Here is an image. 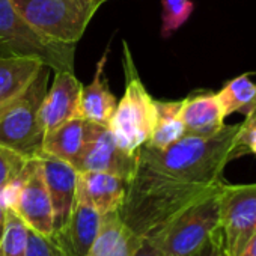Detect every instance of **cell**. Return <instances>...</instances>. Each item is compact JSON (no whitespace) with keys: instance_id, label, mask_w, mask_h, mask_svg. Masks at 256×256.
Wrapping results in <instances>:
<instances>
[{"instance_id":"cell-1","label":"cell","mask_w":256,"mask_h":256,"mask_svg":"<svg viewBox=\"0 0 256 256\" xmlns=\"http://www.w3.org/2000/svg\"><path fill=\"white\" fill-rule=\"evenodd\" d=\"M240 124L224 125L210 136L186 134L164 150L145 144L138 151V163L128 184L166 190L211 187L222 182L229 162L241 157Z\"/></svg>"},{"instance_id":"cell-2","label":"cell","mask_w":256,"mask_h":256,"mask_svg":"<svg viewBox=\"0 0 256 256\" xmlns=\"http://www.w3.org/2000/svg\"><path fill=\"white\" fill-rule=\"evenodd\" d=\"M125 92L108 120V128L118 145L130 154L150 142L156 124V100L144 86L128 44L124 42Z\"/></svg>"},{"instance_id":"cell-3","label":"cell","mask_w":256,"mask_h":256,"mask_svg":"<svg viewBox=\"0 0 256 256\" xmlns=\"http://www.w3.org/2000/svg\"><path fill=\"white\" fill-rule=\"evenodd\" d=\"M50 70L44 65L23 94L0 108V145L28 160L36 157L42 146L44 130L40 122V110L47 94Z\"/></svg>"},{"instance_id":"cell-4","label":"cell","mask_w":256,"mask_h":256,"mask_svg":"<svg viewBox=\"0 0 256 256\" xmlns=\"http://www.w3.org/2000/svg\"><path fill=\"white\" fill-rule=\"evenodd\" d=\"M102 0H11L20 17L40 35L76 46Z\"/></svg>"},{"instance_id":"cell-5","label":"cell","mask_w":256,"mask_h":256,"mask_svg":"<svg viewBox=\"0 0 256 256\" xmlns=\"http://www.w3.org/2000/svg\"><path fill=\"white\" fill-rule=\"evenodd\" d=\"M223 182L184 208L156 234L145 236L152 240L164 256H188L222 226L220 192Z\"/></svg>"},{"instance_id":"cell-6","label":"cell","mask_w":256,"mask_h":256,"mask_svg":"<svg viewBox=\"0 0 256 256\" xmlns=\"http://www.w3.org/2000/svg\"><path fill=\"white\" fill-rule=\"evenodd\" d=\"M76 46L47 40L14 10L11 0H0V56H35L53 71L74 72Z\"/></svg>"},{"instance_id":"cell-7","label":"cell","mask_w":256,"mask_h":256,"mask_svg":"<svg viewBox=\"0 0 256 256\" xmlns=\"http://www.w3.org/2000/svg\"><path fill=\"white\" fill-rule=\"evenodd\" d=\"M136 163L138 154L124 151L107 125L86 120L84 145L74 164L77 172H107L130 181Z\"/></svg>"},{"instance_id":"cell-8","label":"cell","mask_w":256,"mask_h":256,"mask_svg":"<svg viewBox=\"0 0 256 256\" xmlns=\"http://www.w3.org/2000/svg\"><path fill=\"white\" fill-rule=\"evenodd\" d=\"M222 228L229 256H240L256 232V182L230 186L220 192Z\"/></svg>"},{"instance_id":"cell-9","label":"cell","mask_w":256,"mask_h":256,"mask_svg":"<svg viewBox=\"0 0 256 256\" xmlns=\"http://www.w3.org/2000/svg\"><path fill=\"white\" fill-rule=\"evenodd\" d=\"M11 210L30 229L47 236L53 235V206L44 180L42 163L38 156L26 162L22 172L20 192Z\"/></svg>"},{"instance_id":"cell-10","label":"cell","mask_w":256,"mask_h":256,"mask_svg":"<svg viewBox=\"0 0 256 256\" xmlns=\"http://www.w3.org/2000/svg\"><path fill=\"white\" fill-rule=\"evenodd\" d=\"M38 157L42 163L44 180L52 199L53 226L54 230H59L66 224L72 212L77 194L78 172L72 164L46 152H40Z\"/></svg>"},{"instance_id":"cell-11","label":"cell","mask_w":256,"mask_h":256,"mask_svg":"<svg viewBox=\"0 0 256 256\" xmlns=\"http://www.w3.org/2000/svg\"><path fill=\"white\" fill-rule=\"evenodd\" d=\"M102 216L83 196L76 194V202L66 224L53 232V240L64 256H84L95 241Z\"/></svg>"},{"instance_id":"cell-12","label":"cell","mask_w":256,"mask_h":256,"mask_svg":"<svg viewBox=\"0 0 256 256\" xmlns=\"http://www.w3.org/2000/svg\"><path fill=\"white\" fill-rule=\"evenodd\" d=\"M82 86L72 71H54L53 83L40 110L44 134L70 119L80 118Z\"/></svg>"},{"instance_id":"cell-13","label":"cell","mask_w":256,"mask_h":256,"mask_svg":"<svg viewBox=\"0 0 256 256\" xmlns=\"http://www.w3.org/2000/svg\"><path fill=\"white\" fill-rule=\"evenodd\" d=\"M128 181L107 172H78L77 194L88 199L104 216L119 211L126 196Z\"/></svg>"},{"instance_id":"cell-14","label":"cell","mask_w":256,"mask_h":256,"mask_svg":"<svg viewBox=\"0 0 256 256\" xmlns=\"http://www.w3.org/2000/svg\"><path fill=\"white\" fill-rule=\"evenodd\" d=\"M144 236L128 228L119 216L112 211L102 216L100 232L84 256H134Z\"/></svg>"},{"instance_id":"cell-15","label":"cell","mask_w":256,"mask_h":256,"mask_svg":"<svg viewBox=\"0 0 256 256\" xmlns=\"http://www.w3.org/2000/svg\"><path fill=\"white\" fill-rule=\"evenodd\" d=\"M186 134L210 136L224 126V114L216 94L192 95L181 102Z\"/></svg>"},{"instance_id":"cell-16","label":"cell","mask_w":256,"mask_h":256,"mask_svg":"<svg viewBox=\"0 0 256 256\" xmlns=\"http://www.w3.org/2000/svg\"><path fill=\"white\" fill-rule=\"evenodd\" d=\"M108 52H104L102 58L96 64V71L94 80L82 86L80 96V118L88 122H95L101 125H108V120L116 108V96L110 92L107 80L104 78V66Z\"/></svg>"},{"instance_id":"cell-17","label":"cell","mask_w":256,"mask_h":256,"mask_svg":"<svg viewBox=\"0 0 256 256\" xmlns=\"http://www.w3.org/2000/svg\"><path fill=\"white\" fill-rule=\"evenodd\" d=\"M44 65L35 56H0V108L23 94Z\"/></svg>"},{"instance_id":"cell-18","label":"cell","mask_w":256,"mask_h":256,"mask_svg":"<svg viewBox=\"0 0 256 256\" xmlns=\"http://www.w3.org/2000/svg\"><path fill=\"white\" fill-rule=\"evenodd\" d=\"M84 130L86 120L83 118H74L54 126L44 134L41 152L74 166L84 145Z\"/></svg>"},{"instance_id":"cell-19","label":"cell","mask_w":256,"mask_h":256,"mask_svg":"<svg viewBox=\"0 0 256 256\" xmlns=\"http://www.w3.org/2000/svg\"><path fill=\"white\" fill-rule=\"evenodd\" d=\"M182 101H157L156 100V124L148 142L150 146L164 150L186 136L184 122L181 119Z\"/></svg>"},{"instance_id":"cell-20","label":"cell","mask_w":256,"mask_h":256,"mask_svg":"<svg viewBox=\"0 0 256 256\" xmlns=\"http://www.w3.org/2000/svg\"><path fill=\"white\" fill-rule=\"evenodd\" d=\"M216 95L224 118L236 112L247 116L256 104V83L247 74H241L229 80Z\"/></svg>"},{"instance_id":"cell-21","label":"cell","mask_w":256,"mask_h":256,"mask_svg":"<svg viewBox=\"0 0 256 256\" xmlns=\"http://www.w3.org/2000/svg\"><path fill=\"white\" fill-rule=\"evenodd\" d=\"M29 226L11 210L6 208L4 232L0 236V256H26Z\"/></svg>"},{"instance_id":"cell-22","label":"cell","mask_w":256,"mask_h":256,"mask_svg":"<svg viewBox=\"0 0 256 256\" xmlns=\"http://www.w3.org/2000/svg\"><path fill=\"white\" fill-rule=\"evenodd\" d=\"M162 36L169 38L192 16L194 5L192 0H163L162 2Z\"/></svg>"},{"instance_id":"cell-23","label":"cell","mask_w":256,"mask_h":256,"mask_svg":"<svg viewBox=\"0 0 256 256\" xmlns=\"http://www.w3.org/2000/svg\"><path fill=\"white\" fill-rule=\"evenodd\" d=\"M28 158L22 154L0 145V188L20 176Z\"/></svg>"},{"instance_id":"cell-24","label":"cell","mask_w":256,"mask_h":256,"mask_svg":"<svg viewBox=\"0 0 256 256\" xmlns=\"http://www.w3.org/2000/svg\"><path fill=\"white\" fill-rule=\"evenodd\" d=\"M26 256H64L53 236L42 235L29 228Z\"/></svg>"},{"instance_id":"cell-25","label":"cell","mask_w":256,"mask_h":256,"mask_svg":"<svg viewBox=\"0 0 256 256\" xmlns=\"http://www.w3.org/2000/svg\"><path fill=\"white\" fill-rule=\"evenodd\" d=\"M188 256H229L223 228L220 226L218 229H216L205 240V242Z\"/></svg>"},{"instance_id":"cell-26","label":"cell","mask_w":256,"mask_h":256,"mask_svg":"<svg viewBox=\"0 0 256 256\" xmlns=\"http://www.w3.org/2000/svg\"><path fill=\"white\" fill-rule=\"evenodd\" d=\"M240 134H238V150L240 156L253 154L256 156V120H244L240 124Z\"/></svg>"},{"instance_id":"cell-27","label":"cell","mask_w":256,"mask_h":256,"mask_svg":"<svg viewBox=\"0 0 256 256\" xmlns=\"http://www.w3.org/2000/svg\"><path fill=\"white\" fill-rule=\"evenodd\" d=\"M134 256H164V253L152 240L144 238V241Z\"/></svg>"},{"instance_id":"cell-28","label":"cell","mask_w":256,"mask_h":256,"mask_svg":"<svg viewBox=\"0 0 256 256\" xmlns=\"http://www.w3.org/2000/svg\"><path fill=\"white\" fill-rule=\"evenodd\" d=\"M240 256H256V232L248 240V242L246 244V247H244V250L241 252Z\"/></svg>"},{"instance_id":"cell-29","label":"cell","mask_w":256,"mask_h":256,"mask_svg":"<svg viewBox=\"0 0 256 256\" xmlns=\"http://www.w3.org/2000/svg\"><path fill=\"white\" fill-rule=\"evenodd\" d=\"M5 212H6V208H4L0 205V236H2V232H4V224H5Z\"/></svg>"},{"instance_id":"cell-30","label":"cell","mask_w":256,"mask_h":256,"mask_svg":"<svg viewBox=\"0 0 256 256\" xmlns=\"http://www.w3.org/2000/svg\"><path fill=\"white\" fill-rule=\"evenodd\" d=\"M244 120H248V122H252V120H256V104H254V107H253V110L246 116V119Z\"/></svg>"},{"instance_id":"cell-31","label":"cell","mask_w":256,"mask_h":256,"mask_svg":"<svg viewBox=\"0 0 256 256\" xmlns=\"http://www.w3.org/2000/svg\"><path fill=\"white\" fill-rule=\"evenodd\" d=\"M102 2H107V0H102Z\"/></svg>"}]
</instances>
